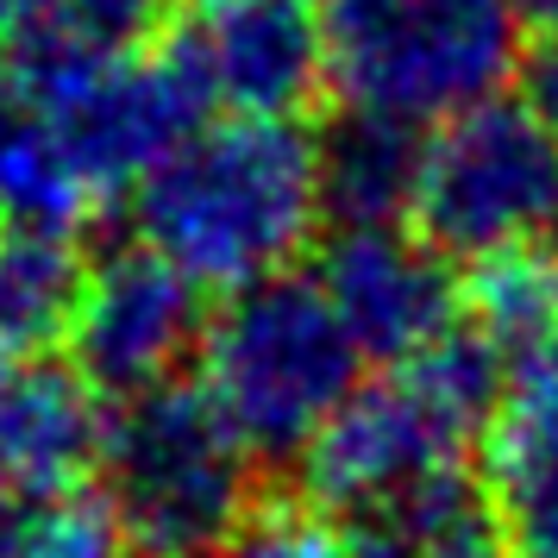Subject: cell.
<instances>
[{"mask_svg": "<svg viewBox=\"0 0 558 558\" xmlns=\"http://www.w3.org/2000/svg\"><path fill=\"white\" fill-rule=\"evenodd\" d=\"M132 227L202 289L282 277L320 227V145L302 120L202 126L138 182Z\"/></svg>", "mask_w": 558, "mask_h": 558, "instance_id": "6da1fadb", "label": "cell"}, {"mask_svg": "<svg viewBox=\"0 0 558 558\" xmlns=\"http://www.w3.org/2000/svg\"><path fill=\"white\" fill-rule=\"evenodd\" d=\"M202 389L245 439L257 471L302 464L327 421L352 402L364 352L345 332L327 282L282 270L232 289L202 332Z\"/></svg>", "mask_w": 558, "mask_h": 558, "instance_id": "7a4b0ae2", "label": "cell"}, {"mask_svg": "<svg viewBox=\"0 0 558 558\" xmlns=\"http://www.w3.org/2000/svg\"><path fill=\"white\" fill-rule=\"evenodd\" d=\"M95 477L132 558H220L264 502L257 458L189 377L107 414Z\"/></svg>", "mask_w": 558, "mask_h": 558, "instance_id": "3957f363", "label": "cell"}, {"mask_svg": "<svg viewBox=\"0 0 558 558\" xmlns=\"http://www.w3.org/2000/svg\"><path fill=\"white\" fill-rule=\"evenodd\" d=\"M496 402H502V357L477 320H464L421 357L383 371L377 383H357L352 402L307 446L302 496L345 514L414 477L452 471L464 446L489 433Z\"/></svg>", "mask_w": 558, "mask_h": 558, "instance_id": "277c9868", "label": "cell"}, {"mask_svg": "<svg viewBox=\"0 0 558 558\" xmlns=\"http://www.w3.org/2000/svg\"><path fill=\"white\" fill-rule=\"evenodd\" d=\"M327 76L345 107L446 126L502 95L521 57L508 0H320Z\"/></svg>", "mask_w": 558, "mask_h": 558, "instance_id": "5b68a950", "label": "cell"}, {"mask_svg": "<svg viewBox=\"0 0 558 558\" xmlns=\"http://www.w3.org/2000/svg\"><path fill=\"white\" fill-rule=\"evenodd\" d=\"M471 320L502 357L489 414V502L508 558H558V257L483 264Z\"/></svg>", "mask_w": 558, "mask_h": 558, "instance_id": "8992f818", "label": "cell"}, {"mask_svg": "<svg viewBox=\"0 0 558 558\" xmlns=\"http://www.w3.org/2000/svg\"><path fill=\"white\" fill-rule=\"evenodd\" d=\"M414 232L446 264L558 257V132L533 101H483L427 138Z\"/></svg>", "mask_w": 558, "mask_h": 558, "instance_id": "52a82bcc", "label": "cell"}, {"mask_svg": "<svg viewBox=\"0 0 558 558\" xmlns=\"http://www.w3.org/2000/svg\"><path fill=\"white\" fill-rule=\"evenodd\" d=\"M13 76L26 82L32 120L95 214L120 189H138L170 151H182L214 107L177 38L101 63H57V70L13 63Z\"/></svg>", "mask_w": 558, "mask_h": 558, "instance_id": "ba28073f", "label": "cell"}, {"mask_svg": "<svg viewBox=\"0 0 558 558\" xmlns=\"http://www.w3.org/2000/svg\"><path fill=\"white\" fill-rule=\"evenodd\" d=\"M202 282H189L151 245H107L88 264L76 332H70V371L95 396L132 402L145 389L182 377L189 352H202Z\"/></svg>", "mask_w": 558, "mask_h": 558, "instance_id": "9c48e42d", "label": "cell"}, {"mask_svg": "<svg viewBox=\"0 0 558 558\" xmlns=\"http://www.w3.org/2000/svg\"><path fill=\"white\" fill-rule=\"evenodd\" d=\"M177 51L207 101L245 120H302L332 82L320 0H195Z\"/></svg>", "mask_w": 558, "mask_h": 558, "instance_id": "30bf717a", "label": "cell"}, {"mask_svg": "<svg viewBox=\"0 0 558 558\" xmlns=\"http://www.w3.org/2000/svg\"><path fill=\"white\" fill-rule=\"evenodd\" d=\"M327 282L332 307L345 332L357 339V352L396 371L408 357H421L439 345L458 320V277L452 264L433 252L421 232L377 227V232H339L327 245V264L314 270Z\"/></svg>", "mask_w": 558, "mask_h": 558, "instance_id": "8fae6325", "label": "cell"}, {"mask_svg": "<svg viewBox=\"0 0 558 558\" xmlns=\"http://www.w3.org/2000/svg\"><path fill=\"white\" fill-rule=\"evenodd\" d=\"M101 402L63 364L0 371V508L82 496L101 464Z\"/></svg>", "mask_w": 558, "mask_h": 558, "instance_id": "7c38bea8", "label": "cell"}, {"mask_svg": "<svg viewBox=\"0 0 558 558\" xmlns=\"http://www.w3.org/2000/svg\"><path fill=\"white\" fill-rule=\"evenodd\" d=\"M345 539L357 558H508L489 483H477L464 464L345 508Z\"/></svg>", "mask_w": 558, "mask_h": 558, "instance_id": "4fadbf2b", "label": "cell"}, {"mask_svg": "<svg viewBox=\"0 0 558 558\" xmlns=\"http://www.w3.org/2000/svg\"><path fill=\"white\" fill-rule=\"evenodd\" d=\"M314 145H320V220H332L339 232H377L414 220L421 163H427L421 126L345 107L339 120L314 132Z\"/></svg>", "mask_w": 558, "mask_h": 558, "instance_id": "5bb4252c", "label": "cell"}, {"mask_svg": "<svg viewBox=\"0 0 558 558\" xmlns=\"http://www.w3.org/2000/svg\"><path fill=\"white\" fill-rule=\"evenodd\" d=\"M88 295V257L70 232L0 220V371L38 364L45 352L70 345Z\"/></svg>", "mask_w": 558, "mask_h": 558, "instance_id": "9a60e30c", "label": "cell"}, {"mask_svg": "<svg viewBox=\"0 0 558 558\" xmlns=\"http://www.w3.org/2000/svg\"><path fill=\"white\" fill-rule=\"evenodd\" d=\"M0 558H132L101 496H51V502L0 508Z\"/></svg>", "mask_w": 558, "mask_h": 558, "instance_id": "2e32d148", "label": "cell"}, {"mask_svg": "<svg viewBox=\"0 0 558 558\" xmlns=\"http://www.w3.org/2000/svg\"><path fill=\"white\" fill-rule=\"evenodd\" d=\"M220 558H357V553L345 539V521H332L314 496L289 489V496H264Z\"/></svg>", "mask_w": 558, "mask_h": 558, "instance_id": "e0dca14e", "label": "cell"}, {"mask_svg": "<svg viewBox=\"0 0 558 558\" xmlns=\"http://www.w3.org/2000/svg\"><path fill=\"white\" fill-rule=\"evenodd\" d=\"M527 101L539 107V120L558 132V32L533 51V63H527Z\"/></svg>", "mask_w": 558, "mask_h": 558, "instance_id": "ac0fdd59", "label": "cell"}, {"mask_svg": "<svg viewBox=\"0 0 558 558\" xmlns=\"http://www.w3.org/2000/svg\"><path fill=\"white\" fill-rule=\"evenodd\" d=\"M57 7H63V0H0V38H7V51L26 45V38H38V32L57 20Z\"/></svg>", "mask_w": 558, "mask_h": 558, "instance_id": "d6986e66", "label": "cell"}, {"mask_svg": "<svg viewBox=\"0 0 558 558\" xmlns=\"http://www.w3.org/2000/svg\"><path fill=\"white\" fill-rule=\"evenodd\" d=\"M508 7H514V20H521V26L558 32V0H508Z\"/></svg>", "mask_w": 558, "mask_h": 558, "instance_id": "ffe728a7", "label": "cell"}]
</instances>
